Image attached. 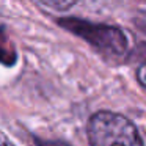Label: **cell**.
<instances>
[{"mask_svg":"<svg viewBox=\"0 0 146 146\" xmlns=\"http://www.w3.org/2000/svg\"><path fill=\"white\" fill-rule=\"evenodd\" d=\"M86 135L91 146H143L135 124L123 115L107 110L90 118Z\"/></svg>","mask_w":146,"mask_h":146,"instance_id":"6da1fadb","label":"cell"},{"mask_svg":"<svg viewBox=\"0 0 146 146\" xmlns=\"http://www.w3.org/2000/svg\"><path fill=\"white\" fill-rule=\"evenodd\" d=\"M83 32H77L82 36H85L93 44L99 46L102 50L110 52V54H123L126 50V38L118 29L105 25H90V24L80 22Z\"/></svg>","mask_w":146,"mask_h":146,"instance_id":"7a4b0ae2","label":"cell"},{"mask_svg":"<svg viewBox=\"0 0 146 146\" xmlns=\"http://www.w3.org/2000/svg\"><path fill=\"white\" fill-rule=\"evenodd\" d=\"M42 5L52 8V10H58V11H66L76 3L77 0H39Z\"/></svg>","mask_w":146,"mask_h":146,"instance_id":"3957f363","label":"cell"},{"mask_svg":"<svg viewBox=\"0 0 146 146\" xmlns=\"http://www.w3.org/2000/svg\"><path fill=\"white\" fill-rule=\"evenodd\" d=\"M36 146H71L64 141L58 140H36Z\"/></svg>","mask_w":146,"mask_h":146,"instance_id":"277c9868","label":"cell"},{"mask_svg":"<svg viewBox=\"0 0 146 146\" xmlns=\"http://www.w3.org/2000/svg\"><path fill=\"white\" fill-rule=\"evenodd\" d=\"M0 146H14L13 141H11V140L8 138L3 132H0Z\"/></svg>","mask_w":146,"mask_h":146,"instance_id":"5b68a950","label":"cell"},{"mask_svg":"<svg viewBox=\"0 0 146 146\" xmlns=\"http://www.w3.org/2000/svg\"><path fill=\"white\" fill-rule=\"evenodd\" d=\"M143 72H145V66H140L138 68V82H140V85L141 86H145V77H143Z\"/></svg>","mask_w":146,"mask_h":146,"instance_id":"8992f818","label":"cell"}]
</instances>
